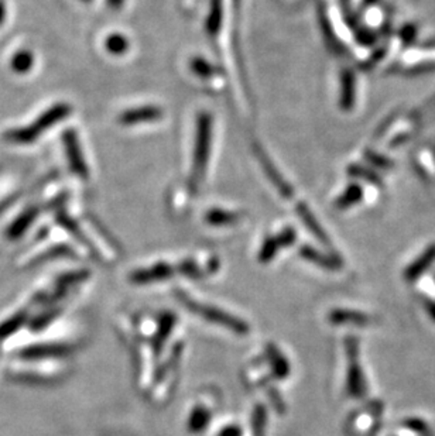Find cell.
Instances as JSON below:
<instances>
[{"label":"cell","mask_w":435,"mask_h":436,"mask_svg":"<svg viewBox=\"0 0 435 436\" xmlns=\"http://www.w3.org/2000/svg\"><path fill=\"white\" fill-rule=\"evenodd\" d=\"M255 152L257 155V160L260 161L267 178L270 180V182L276 187V190L279 191V194L283 197V198H287L290 199L294 195V191H292V187L290 184L282 177V174L279 172V170L276 168V165L273 164V161L269 158V155L265 152V150L260 147V145H255Z\"/></svg>","instance_id":"cell-19"},{"label":"cell","mask_w":435,"mask_h":436,"mask_svg":"<svg viewBox=\"0 0 435 436\" xmlns=\"http://www.w3.org/2000/svg\"><path fill=\"white\" fill-rule=\"evenodd\" d=\"M295 211L298 214V217L301 219V222L305 224V227L312 233V236L321 243L324 244L327 249L332 250V242L329 240L327 232L322 229V226L318 223L317 218L314 217V214L311 212V209L304 204V202H298L295 207Z\"/></svg>","instance_id":"cell-22"},{"label":"cell","mask_w":435,"mask_h":436,"mask_svg":"<svg viewBox=\"0 0 435 436\" xmlns=\"http://www.w3.org/2000/svg\"><path fill=\"white\" fill-rule=\"evenodd\" d=\"M384 414V404L380 400H370L355 410L347 421L349 436H372L379 428Z\"/></svg>","instance_id":"cell-6"},{"label":"cell","mask_w":435,"mask_h":436,"mask_svg":"<svg viewBox=\"0 0 435 436\" xmlns=\"http://www.w3.org/2000/svg\"><path fill=\"white\" fill-rule=\"evenodd\" d=\"M242 215L239 212L214 208L205 214V222L214 227H229L239 223Z\"/></svg>","instance_id":"cell-25"},{"label":"cell","mask_w":435,"mask_h":436,"mask_svg":"<svg viewBox=\"0 0 435 436\" xmlns=\"http://www.w3.org/2000/svg\"><path fill=\"white\" fill-rule=\"evenodd\" d=\"M223 21V6L222 0H211L210 11L205 21V28L211 37H217L222 28Z\"/></svg>","instance_id":"cell-28"},{"label":"cell","mask_w":435,"mask_h":436,"mask_svg":"<svg viewBox=\"0 0 435 436\" xmlns=\"http://www.w3.org/2000/svg\"><path fill=\"white\" fill-rule=\"evenodd\" d=\"M317 14H318V26L322 31V37L325 40V44H327L328 50L338 57H345L348 54V50L335 33V28L331 23V19H329V14L327 11V6H325L324 1L318 3Z\"/></svg>","instance_id":"cell-15"},{"label":"cell","mask_w":435,"mask_h":436,"mask_svg":"<svg viewBox=\"0 0 435 436\" xmlns=\"http://www.w3.org/2000/svg\"><path fill=\"white\" fill-rule=\"evenodd\" d=\"M164 118V110L155 105H145L128 109L119 115L118 120L122 126H138L142 123L157 122Z\"/></svg>","instance_id":"cell-18"},{"label":"cell","mask_w":435,"mask_h":436,"mask_svg":"<svg viewBox=\"0 0 435 436\" xmlns=\"http://www.w3.org/2000/svg\"><path fill=\"white\" fill-rule=\"evenodd\" d=\"M39 214H40V208H37V207L27 208L19 218L10 224V227L7 230L9 237L10 239H19L30 227V224L34 222V219L39 217Z\"/></svg>","instance_id":"cell-26"},{"label":"cell","mask_w":435,"mask_h":436,"mask_svg":"<svg viewBox=\"0 0 435 436\" xmlns=\"http://www.w3.org/2000/svg\"><path fill=\"white\" fill-rule=\"evenodd\" d=\"M295 242H297V232H295L294 227L287 226V227L282 229L279 233L270 234L265 239V242L262 243V247L259 250L257 259L262 264H267V263L273 261V259L283 249H289Z\"/></svg>","instance_id":"cell-10"},{"label":"cell","mask_w":435,"mask_h":436,"mask_svg":"<svg viewBox=\"0 0 435 436\" xmlns=\"http://www.w3.org/2000/svg\"><path fill=\"white\" fill-rule=\"evenodd\" d=\"M348 174L354 178H359L363 180L366 182H370L373 185H382V181H380V177L376 174V171L370 170V168H366L362 167L359 164H352L348 167Z\"/></svg>","instance_id":"cell-34"},{"label":"cell","mask_w":435,"mask_h":436,"mask_svg":"<svg viewBox=\"0 0 435 436\" xmlns=\"http://www.w3.org/2000/svg\"><path fill=\"white\" fill-rule=\"evenodd\" d=\"M267 408L265 404L257 403L253 407L252 415H250V436H266L267 434Z\"/></svg>","instance_id":"cell-27"},{"label":"cell","mask_w":435,"mask_h":436,"mask_svg":"<svg viewBox=\"0 0 435 436\" xmlns=\"http://www.w3.org/2000/svg\"><path fill=\"white\" fill-rule=\"evenodd\" d=\"M377 0H363V4H366V6H370V4H373V3H376Z\"/></svg>","instance_id":"cell-43"},{"label":"cell","mask_w":435,"mask_h":436,"mask_svg":"<svg viewBox=\"0 0 435 436\" xmlns=\"http://www.w3.org/2000/svg\"><path fill=\"white\" fill-rule=\"evenodd\" d=\"M105 48H106V51L111 53L112 56L121 57V56H123V54H126V53L129 51L130 43H129V40H128L123 34H121V33H113V34H111V36L106 37V40H105Z\"/></svg>","instance_id":"cell-31"},{"label":"cell","mask_w":435,"mask_h":436,"mask_svg":"<svg viewBox=\"0 0 435 436\" xmlns=\"http://www.w3.org/2000/svg\"><path fill=\"white\" fill-rule=\"evenodd\" d=\"M357 99V81L355 73L349 68L341 71V95H339V106L349 112L355 106Z\"/></svg>","instance_id":"cell-24"},{"label":"cell","mask_w":435,"mask_h":436,"mask_svg":"<svg viewBox=\"0 0 435 436\" xmlns=\"http://www.w3.org/2000/svg\"><path fill=\"white\" fill-rule=\"evenodd\" d=\"M63 143H64V148H66V155H67L70 170L79 178L86 180L89 177V170H88L86 161L83 158V152H82V148H81L78 135L73 129H68V130L64 132Z\"/></svg>","instance_id":"cell-13"},{"label":"cell","mask_w":435,"mask_h":436,"mask_svg":"<svg viewBox=\"0 0 435 436\" xmlns=\"http://www.w3.org/2000/svg\"><path fill=\"white\" fill-rule=\"evenodd\" d=\"M328 322L337 328L348 326V328H369L376 323V316L358 309L348 306H338L328 312Z\"/></svg>","instance_id":"cell-9"},{"label":"cell","mask_w":435,"mask_h":436,"mask_svg":"<svg viewBox=\"0 0 435 436\" xmlns=\"http://www.w3.org/2000/svg\"><path fill=\"white\" fill-rule=\"evenodd\" d=\"M13 201H16V197H11V198H9V199H6V201H3L1 204H0V214L4 211V209H7L11 204H13Z\"/></svg>","instance_id":"cell-40"},{"label":"cell","mask_w":435,"mask_h":436,"mask_svg":"<svg viewBox=\"0 0 435 436\" xmlns=\"http://www.w3.org/2000/svg\"><path fill=\"white\" fill-rule=\"evenodd\" d=\"M364 157H366V160H367L372 165H374V167H377V168H390V167L393 165V162H392L390 160H387L386 157H383V155H380V154H376V152H373V151H370V150L366 151Z\"/></svg>","instance_id":"cell-35"},{"label":"cell","mask_w":435,"mask_h":436,"mask_svg":"<svg viewBox=\"0 0 435 436\" xmlns=\"http://www.w3.org/2000/svg\"><path fill=\"white\" fill-rule=\"evenodd\" d=\"M81 1H83V3H91L92 0H81Z\"/></svg>","instance_id":"cell-44"},{"label":"cell","mask_w":435,"mask_h":436,"mask_svg":"<svg viewBox=\"0 0 435 436\" xmlns=\"http://www.w3.org/2000/svg\"><path fill=\"white\" fill-rule=\"evenodd\" d=\"M435 264V243L426 247V250L419 254L403 271V280L407 284L416 286L421 279L429 276L430 269Z\"/></svg>","instance_id":"cell-14"},{"label":"cell","mask_w":435,"mask_h":436,"mask_svg":"<svg viewBox=\"0 0 435 436\" xmlns=\"http://www.w3.org/2000/svg\"><path fill=\"white\" fill-rule=\"evenodd\" d=\"M178 325V319L173 312H161L157 316V328L153 338V346L158 356H163L170 339L174 336L175 328Z\"/></svg>","instance_id":"cell-16"},{"label":"cell","mask_w":435,"mask_h":436,"mask_svg":"<svg viewBox=\"0 0 435 436\" xmlns=\"http://www.w3.org/2000/svg\"><path fill=\"white\" fill-rule=\"evenodd\" d=\"M387 436H435L434 430L423 417H407Z\"/></svg>","instance_id":"cell-21"},{"label":"cell","mask_w":435,"mask_h":436,"mask_svg":"<svg viewBox=\"0 0 435 436\" xmlns=\"http://www.w3.org/2000/svg\"><path fill=\"white\" fill-rule=\"evenodd\" d=\"M175 274H177L175 266L161 260L142 269H136L129 274V280L132 284L136 286H150V284L168 281Z\"/></svg>","instance_id":"cell-8"},{"label":"cell","mask_w":435,"mask_h":436,"mask_svg":"<svg viewBox=\"0 0 435 436\" xmlns=\"http://www.w3.org/2000/svg\"><path fill=\"white\" fill-rule=\"evenodd\" d=\"M184 351H185L184 342L178 341L168 349L167 353L163 355V360L160 367H157L153 384L147 391L148 400L153 405L165 404L170 400L171 394L174 393V388L180 377Z\"/></svg>","instance_id":"cell-2"},{"label":"cell","mask_w":435,"mask_h":436,"mask_svg":"<svg viewBox=\"0 0 435 436\" xmlns=\"http://www.w3.org/2000/svg\"><path fill=\"white\" fill-rule=\"evenodd\" d=\"M33 64H34V57L29 50L17 51L10 61L11 70L17 73H29L33 68Z\"/></svg>","instance_id":"cell-33"},{"label":"cell","mask_w":435,"mask_h":436,"mask_svg":"<svg viewBox=\"0 0 435 436\" xmlns=\"http://www.w3.org/2000/svg\"><path fill=\"white\" fill-rule=\"evenodd\" d=\"M342 345L345 358V395L351 400L362 401L370 393V384L363 365L361 341L355 335H347Z\"/></svg>","instance_id":"cell-3"},{"label":"cell","mask_w":435,"mask_h":436,"mask_svg":"<svg viewBox=\"0 0 435 436\" xmlns=\"http://www.w3.org/2000/svg\"><path fill=\"white\" fill-rule=\"evenodd\" d=\"M417 298L423 306L427 318L435 325V276H426L416 284Z\"/></svg>","instance_id":"cell-23"},{"label":"cell","mask_w":435,"mask_h":436,"mask_svg":"<svg viewBox=\"0 0 435 436\" xmlns=\"http://www.w3.org/2000/svg\"><path fill=\"white\" fill-rule=\"evenodd\" d=\"M362 187L359 184H351L347 187V190L338 197L335 207L338 209H348L362 201Z\"/></svg>","instance_id":"cell-30"},{"label":"cell","mask_w":435,"mask_h":436,"mask_svg":"<svg viewBox=\"0 0 435 436\" xmlns=\"http://www.w3.org/2000/svg\"><path fill=\"white\" fill-rule=\"evenodd\" d=\"M354 34H355L357 41H358L359 44H362V46H372V44L376 41V34H374L372 30L366 28V27H361V28H359L358 31H355Z\"/></svg>","instance_id":"cell-36"},{"label":"cell","mask_w":435,"mask_h":436,"mask_svg":"<svg viewBox=\"0 0 435 436\" xmlns=\"http://www.w3.org/2000/svg\"><path fill=\"white\" fill-rule=\"evenodd\" d=\"M220 263L215 256L207 257L203 263L195 257H187L175 264L177 274H181L190 280H204L215 276L219 271Z\"/></svg>","instance_id":"cell-11"},{"label":"cell","mask_w":435,"mask_h":436,"mask_svg":"<svg viewBox=\"0 0 435 436\" xmlns=\"http://www.w3.org/2000/svg\"><path fill=\"white\" fill-rule=\"evenodd\" d=\"M190 70L193 71V73H195L198 78H203V79H210V78H213V76L219 73L217 67L203 57L191 58Z\"/></svg>","instance_id":"cell-32"},{"label":"cell","mask_w":435,"mask_h":436,"mask_svg":"<svg viewBox=\"0 0 435 436\" xmlns=\"http://www.w3.org/2000/svg\"><path fill=\"white\" fill-rule=\"evenodd\" d=\"M219 410V394L214 390H205L195 398L187 420V428L191 434H203L213 424Z\"/></svg>","instance_id":"cell-7"},{"label":"cell","mask_w":435,"mask_h":436,"mask_svg":"<svg viewBox=\"0 0 435 436\" xmlns=\"http://www.w3.org/2000/svg\"><path fill=\"white\" fill-rule=\"evenodd\" d=\"M108 1H109V4H111L112 7H115V9L121 7L122 3H123V0H108Z\"/></svg>","instance_id":"cell-42"},{"label":"cell","mask_w":435,"mask_h":436,"mask_svg":"<svg viewBox=\"0 0 435 436\" xmlns=\"http://www.w3.org/2000/svg\"><path fill=\"white\" fill-rule=\"evenodd\" d=\"M300 256L317 266V267H321L327 271H339L344 266L341 257L335 253V251H329V253H325L322 250H318L315 249L314 246H309V244H304L301 249H300Z\"/></svg>","instance_id":"cell-17"},{"label":"cell","mask_w":435,"mask_h":436,"mask_svg":"<svg viewBox=\"0 0 435 436\" xmlns=\"http://www.w3.org/2000/svg\"><path fill=\"white\" fill-rule=\"evenodd\" d=\"M275 380L266 359L262 356L250 360L242 370V381L247 388L260 390L270 385Z\"/></svg>","instance_id":"cell-12"},{"label":"cell","mask_w":435,"mask_h":436,"mask_svg":"<svg viewBox=\"0 0 435 436\" xmlns=\"http://www.w3.org/2000/svg\"><path fill=\"white\" fill-rule=\"evenodd\" d=\"M416 36V30L413 26H407L403 31H401V38L406 41V43H410Z\"/></svg>","instance_id":"cell-39"},{"label":"cell","mask_w":435,"mask_h":436,"mask_svg":"<svg viewBox=\"0 0 435 436\" xmlns=\"http://www.w3.org/2000/svg\"><path fill=\"white\" fill-rule=\"evenodd\" d=\"M435 70L434 63H427V64H419V66H414L413 68H409L406 73L407 75H419V73H430Z\"/></svg>","instance_id":"cell-38"},{"label":"cell","mask_w":435,"mask_h":436,"mask_svg":"<svg viewBox=\"0 0 435 436\" xmlns=\"http://www.w3.org/2000/svg\"><path fill=\"white\" fill-rule=\"evenodd\" d=\"M4 17H6V6H4V1L0 0V24H3Z\"/></svg>","instance_id":"cell-41"},{"label":"cell","mask_w":435,"mask_h":436,"mask_svg":"<svg viewBox=\"0 0 435 436\" xmlns=\"http://www.w3.org/2000/svg\"><path fill=\"white\" fill-rule=\"evenodd\" d=\"M175 296L190 312L204 319L205 322L217 325L235 335H247L250 332V326L245 319L235 316V313L214 305L213 302L194 296L193 294L183 289L175 290Z\"/></svg>","instance_id":"cell-1"},{"label":"cell","mask_w":435,"mask_h":436,"mask_svg":"<svg viewBox=\"0 0 435 436\" xmlns=\"http://www.w3.org/2000/svg\"><path fill=\"white\" fill-rule=\"evenodd\" d=\"M70 352L68 346L64 345H39L34 348H30L23 352L24 356L36 359V358H56V356H64Z\"/></svg>","instance_id":"cell-29"},{"label":"cell","mask_w":435,"mask_h":436,"mask_svg":"<svg viewBox=\"0 0 435 436\" xmlns=\"http://www.w3.org/2000/svg\"><path fill=\"white\" fill-rule=\"evenodd\" d=\"M263 358L269 364L275 380H286L291 374V365L286 353L276 343H267Z\"/></svg>","instance_id":"cell-20"},{"label":"cell","mask_w":435,"mask_h":436,"mask_svg":"<svg viewBox=\"0 0 435 436\" xmlns=\"http://www.w3.org/2000/svg\"><path fill=\"white\" fill-rule=\"evenodd\" d=\"M217 436H243V430L239 424L227 422L219 428Z\"/></svg>","instance_id":"cell-37"},{"label":"cell","mask_w":435,"mask_h":436,"mask_svg":"<svg viewBox=\"0 0 435 436\" xmlns=\"http://www.w3.org/2000/svg\"><path fill=\"white\" fill-rule=\"evenodd\" d=\"M71 112H73V108L68 103H57L48 110H46L30 126L9 130L4 135V139L16 145H30L34 140H37L46 130L51 129L58 122L67 119L71 115Z\"/></svg>","instance_id":"cell-5"},{"label":"cell","mask_w":435,"mask_h":436,"mask_svg":"<svg viewBox=\"0 0 435 436\" xmlns=\"http://www.w3.org/2000/svg\"><path fill=\"white\" fill-rule=\"evenodd\" d=\"M213 129L214 118L210 112H200L195 123V139H194V152H193V167L190 175V188L197 192L200 185L204 182L205 174L208 171V164L213 150Z\"/></svg>","instance_id":"cell-4"}]
</instances>
